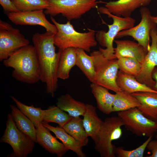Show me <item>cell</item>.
Here are the masks:
<instances>
[{
	"instance_id": "cell-21",
	"label": "cell",
	"mask_w": 157,
	"mask_h": 157,
	"mask_svg": "<svg viewBox=\"0 0 157 157\" xmlns=\"http://www.w3.org/2000/svg\"><path fill=\"white\" fill-rule=\"evenodd\" d=\"M116 82L122 91L129 94L138 92L157 93V91L146 84L139 82L135 77L124 74L119 70L117 74Z\"/></svg>"
},
{
	"instance_id": "cell-18",
	"label": "cell",
	"mask_w": 157,
	"mask_h": 157,
	"mask_svg": "<svg viewBox=\"0 0 157 157\" xmlns=\"http://www.w3.org/2000/svg\"><path fill=\"white\" fill-rule=\"evenodd\" d=\"M90 87L99 110L106 115L113 112V104L115 94H111L108 89L94 83H92Z\"/></svg>"
},
{
	"instance_id": "cell-29",
	"label": "cell",
	"mask_w": 157,
	"mask_h": 157,
	"mask_svg": "<svg viewBox=\"0 0 157 157\" xmlns=\"http://www.w3.org/2000/svg\"><path fill=\"white\" fill-rule=\"evenodd\" d=\"M10 97L16 104L17 107L33 122L35 127L43 121V110L40 107H34L33 105H26L13 96Z\"/></svg>"
},
{
	"instance_id": "cell-5",
	"label": "cell",
	"mask_w": 157,
	"mask_h": 157,
	"mask_svg": "<svg viewBox=\"0 0 157 157\" xmlns=\"http://www.w3.org/2000/svg\"><path fill=\"white\" fill-rule=\"evenodd\" d=\"M94 68V83L115 93L122 91L118 86L116 79L119 71L117 59H109L99 49L90 53Z\"/></svg>"
},
{
	"instance_id": "cell-25",
	"label": "cell",
	"mask_w": 157,
	"mask_h": 157,
	"mask_svg": "<svg viewBox=\"0 0 157 157\" xmlns=\"http://www.w3.org/2000/svg\"><path fill=\"white\" fill-rule=\"evenodd\" d=\"M62 128L78 141L83 147L88 143V137L84 128L83 119L80 117H73Z\"/></svg>"
},
{
	"instance_id": "cell-7",
	"label": "cell",
	"mask_w": 157,
	"mask_h": 157,
	"mask_svg": "<svg viewBox=\"0 0 157 157\" xmlns=\"http://www.w3.org/2000/svg\"><path fill=\"white\" fill-rule=\"evenodd\" d=\"M6 126L0 142L8 144L12 147L13 152L8 156L26 157L31 153L35 142L18 129L11 113L8 115Z\"/></svg>"
},
{
	"instance_id": "cell-10",
	"label": "cell",
	"mask_w": 157,
	"mask_h": 157,
	"mask_svg": "<svg viewBox=\"0 0 157 157\" xmlns=\"http://www.w3.org/2000/svg\"><path fill=\"white\" fill-rule=\"evenodd\" d=\"M18 29L0 20V61L8 58L19 49L29 44Z\"/></svg>"
},
{
	"instance_id": "cell-8",
	"label": "cell",
	"mask_w": 157,
	"mask_h": 157,
	"mask_svg": "<svg viewBox=\"0 0 157 157\" xmlns=\"http://www.w3.org/2000/svg\"><path fill=\"white\" fill-rule=\"evenodd\" d=\"M49 6L44 12L55 16L59 14L68 21L80 18L82 15L94 8L96 0H48Z\"/></svg>"
},
{
	"instance_id": "cell-1",
	"label": "cell",
	"mask_w": 157,
	"mask_h": 157,
	"mask_svg": "<svg viewBox=\"0 0 157 157\" xmlns=\"http://www.w3.org/2000/svg\"><path fill=\"white\" fill-rule=\"evenodd\" d=\"M55 34L49 32L36 33L32 40L36 52L40 73V80L46 84L47 93L52 97L58 87L57 71L62 50L56 51Z\"/></svg>"
},
{
	"instance_id": "cell-11",
	"label": "cell",
	"mask_w": 157,
	"mask_h": 157,
	"mask_svg": "<svg viewBox=\"0 0 157 157\" xmlns=\"http://www.w3.org/2000/svg\"><path fill=\"white\" fill-rule=\"evenodd\" d=\"M140 12L141 17L140 22L135 26L120 31L115 38L127 36L131 37L148 52L150 47V32L156 24L153 22L150 11L146 6L140 8Z\"/></svg>"
},
{
	"instance_id": "cell-14",
	"label": "cell",
	"mask_w": 157,
	"mask_h": 157,
	"mask_svg": "<svg viewBox=\"0 0 157 157\" xmlns=\"http://www.w3.org/2000/svg\"><path fill=\"white\" fill-rule=\"evenodd\" d=\"M35 127L36 142L49 152L56 154L58 157H62L69 150L56 137L52 135L50 131L42 123Z\"/></svg>"
},
{
	"instance_id": "cell-20",
	"label": "cell",
	"mask_w": 157,
	"mask_h": 157,
	"mask_svg": "<svg viewBox=\"0 0 157 157\" xmlns=\"http://www.w3.org/2000/svg\"><path fill=\"white\" fill-rule=\"evenodd\" d=\"M42 124L53 133L56 138L59 139L69 150L74 152L78 157L86 156L85 154L82 151V147L80 144L62 127L59 126H53L49 125L48 122L43 121Z\"/></svg>"
},
{
	"instance_id": "cell-28",
	"label": "cell",
	"mask_w": 157,
	"mask_h": 157,
	"mask_svg": "<svg viewBox=\"0 0 157 157\" xmlns=\"http://www.w3.org/2000/svg\"><path fill=\"white\" fill-rule=\"evenodd\" d=\"M72 117L57 106L52 105L43 110V121L57 124L62 127Z\"/></svg>"
},
{
	"instance_id": "cell-16",
	"label": "cell",
	"mask_w": 157,
	"mask_h": 157,
	"mask_svg": "<svg viewBox=\"0 0 157 157\" xmlns=\"http://www.w3.org/2000/svg\"><path fill=\"white\" fill-rule=\"evenodd\" d=\"M153 0H117L106 2L105 4L108 11L118 17H130L136 9L146 6Z\"/></svg>"
},
{
	"instance_id": "cell-6",
	"label": "cell",
	"mask_w": 157,
	"mask_h": 157,
	"mask_svg": "<svg viewBox=\"0 0 157 157\" xmlns=\"http://www.w3.org/2000/svg\"><path fill=\"white\" fill-rule=\"evenodd\" d=\"M124 124L118 116L106 118L99 134L95 149L102 157H115L116 147L113 141L119 139L122 136V127Z\"/></svg>"
},
{
	"instance_id": "cell-34",
	"label": "cell",
	"mask_w": 157,
	"mask_h": 157,
	"mask_svg": "<svg viewBox=\"0 0 157 157\" xmlns=\"http://www.w3.org/2000/svg\"><path fill=\"white\" fill-rule=\"evenodd\" d=\"M147 148L151 153V155L147 157H157V139L151 140L148 144Z\"/></svg>"
},
{
	"instance_id": "cell-24",
	"label": "cell",
	"mask_w": 157,
	"mask_h": 157,
	"mask_svg": "<svg viewBox=\"0 0 157 157\" xmlns=\"http://www.w3.org/2000/svg\"><path fill=\"white\" fill-rule=\"evenodd\" d=\"M11 115L18 129L36 142V128L33 122L17 107L10 105Z\"/></svg>"
},
{
	"instance_id": "cell-12",
	"label": "cell",
	"mask_w": 157,
	"mask_h": 157,
	"mask_svg": "<svg viewBox=\"0 0 157 157\" xmlns=\"http://www.w3.org/2000/svg\"><path fill=\"white\" fill-rule=\"evenodd\" d=\"M150 35L151 44L150 49L141 64L140 73L135 78L153 89L155 82L152 78V74L157 66V29L156 26L151 30Z\"/></svg>"
},
{
	"instance_id": "cell-35",
	"label": "cell",
	"mask_w": 157,
	"mask_h": 157,
	"mask_svg": "<svg viewBox=\"0 0 157 157\" xmlns=\"http://www.w3.org/2000/svg\"><path fill=\"white\" fill-rule=\"evenodd\" d=\"M152 77L153 79L155 80V85L153 89L157 91V69H154L152 74Z\"/></svg>"
},
{
	"instance_id": "cell-22",
	"label": "cell",
	"mask_w": 157,
	"mask_h": 157,
	"mask_svg": "<svg viewBox=\"0 0 157 157\" xmlns=\"http://www.w3.org/2000/svg\"><path fill=\"white\" fill-rule=\"evenodd\" d=\"M76 49L69 47L62 50L57 71L58 78L63 80L68 79L71 69L76 65Z\"/></svg>"
},
{
	"instance_id": "cell-17",
	"label": "cell",
	"mask_w": 157,
	"mask_h": 157,
	"mask_svg": "<svg viewBox=\"0 0 157 157\" xmlns=\"http://www.w3.org/2000/svg\"><path fill=\"white\" fill-rule=\"evenodd\" d=\"M96 108L92 105L86 104L82 119L83 126L87 135L91 137L95 144L98 142L104 122L99 117L96 112Z\"/></svg>"
},
{
	"instance_id": "cell-31",
	"label": "cell",
	"mask_w": 157,
	"mask_h": 157,
	"mask_svg": "<svg viewBox=\"0 0 157 157\" xmlns=\"http://www.w3.org/2000/svg\"><path fill=\"white\" fill-rule=\"evenodd\" d=\"M19 11L46 9L50 4L48 0H11Z\"/></svg>"
},
{
	"instance_id": "cell-2",
	"label": "cell",
	"mask_w": 157,
	"mask_h": 157,
	"mask_svg": "<svg viewBox=\"0 0 157 157\" xmlns=\"http://www.w3.org/2000/svg\"><path fill=\"white\" fill-rule=\"evenodd\" d=\"M3 61L5 67L14 69L12 76L18 81L33 84L40 80L39 64L33 45L22 47Z\"/></svg>"
},
{
	"instance_id": "cell-26",
	"label": "cell",
	"mask_w": 157,
	"mask_h": 157,
	"mask_svg": "<svg viewBox=\"0 0 157 157\" xmlns=\"http://www.w3.org/2000/svg\"><path fill=\"white\" fill-rule=\"evenodd\" d=\"M140 105L138 99L131 94L121 91L115 94L113 104V112L126 110Z\"/></svg>"
},
{
	"instance_id": "cell-23",
	"label": "cell",
	"mask_w": 157,
	"mask_h": 157,
	"mask_svg": "<svg viewBox=\"0 0 157 157\" xmlns=\"http://www.w3.org/2000/svg\"><path fill=\"white\" fill-rule=\"evenodd\" d=\"M57 106L73 117L83 116L86 104L77 101L69 94L61 95L57 98Z\"/></svg>"
},
{
	"instance_id": "cell-36",
	"label": "cell",
	"mask_w": 157,
	"mask_h": 157,
	"mask_svg": "<svg viewBox=\"0 0 157 157\" xmlns=\"http://www.w3.org/2000/svg\"><path fill=\"white\" fill-rule=\"evenodd\" d=\"M151 18L153 22L157 25V15L156 16H151Z\"/></svg>"
},
{
	"instance_id": "cell-30",
	"label": "cell",
	"mask_w": 157,
	"mask_h": 157,
	"mask_svg": "<svg viewBox=\"0 0 157 157\" xmlns=\"http://www.w3.org/2000/svg\"><path fill=\"white\" fill-rule=\"evenodd\" d=\"M119 71L135 78L140 73L141 64L135 58L122 57L117 59Z\"/></svg>"
},
{
	"instance_id": "cell-15",
	"label": "cell",
	"mask_w": 157,
	"mask_h": 157,
	"mask_svg": "<svg viewBox=\"0 0 157 157\" xmlns=\"http://www.w3.org/2000/svg\"><path fill=\"white\" fill-rule=\"evenodd\" d=\"M116 47L114 48L117 59L122 57L135 58L142 64L147 51L138 42L129 40H114Z\"/></svg>"
},
{
	"instance_id": "cell-9",
	"label": "cell",
	"mask_w": 157,
	"mask_h": 157,
	"mask_svg": "<svg viewBox=\"0 0 157 157\" xmlns=\"http://www.w3.org/2000/svg\"><path fill=\"white\" fill-rule=\"evenodd\" d=\"M127 130L139 136L149 137L157 131V123L146 117L138 108L118 112Z\"/></svg>"
},
{
	"instance_id": "cell-4",
	"label": "cell",
	"mask_w": 157,
	"mask_h": 157,
	"mask_svg": "<svg viewBox=\"0 0 157 157\" xmlns=\"http://www.w3.org/2000/svg\"><path fill=\"white\" fill-rule=\"evenodd\" d=\"M99 10L101 14L108 15V18L113 19L111 24H108V30L106 32L101 30L97 31L95 34L96 40L102 47H106L103 49L99 47V49L104 56L109 59H116L114 53L113 43L118 33L120 31L129 29L134 26L135 20L130 17H118L110 13L106 7L101 6Z\"/></svg>"
},
{
	"instance_id": "cell-37",
	"label": "cell",
	"mask_w": 157,
	"mask_h": 157,
	"mask_svg": "<svg viewBox=\"0 0 157 157\" xmlns=\"http://www.w3.org/2000/svg\"><path fill=\"white\" fill-rule=\"evenodd\" d=\"M156 122L157 123V119H156ZM155 138L156 139H157V134H156V135L155 136Z\"/></svg>"
},
{
	"instance_id": "cell-32",
	"label": "cell",
	"mask_w": 157,
	"mask_h": 157,
	"mask_svg": "<svg viewBox=\"0 0 157 157\" xmlns=\"http://www.w3.org/2000/svg\"><path fill=\"white\" fill-rule=\"evenodd\" d=\"M153 136L149 137L143 144L137 148L131 150H127L121 146L116 148L115 154L117 157H143L145 149Z\"/></svg>"
},
{
	"instance_id": "cell-27",
	"label": "cell",
	"mask_w": 157,
	"mask_h": 157,
	"mask_svg": "<svg viewBox=\"0 0 157 157\" xmlns=\"http://www.w3.org/2000/svg\"><path fill=\"white\" fill-rule=\"evenodd\" d=\"M77 60L76 65L91 83L94 82L95 71L93 59L85 51L81 49H76Z\"/></svg>"
},
{
	"instance_id": "cell-3",
	"label": "cell",
	"mask_w": 157,
	"mask_h": 157,
	"mask_svg": "<svg viewBox=\"0 0 157 157\" xmlns=\"http://www.w3.org/2000/svg\"><path fill=\"white\" fill-rule=\"evenodd\" d=\"M50 19L57 29L54 35V42L59 49L72 47L89 52L92 47L97 45L94 31L90 29L87 32L80 33L75 30L69 21L63 24L57 22L52 16Z\"/></svg>"
},
{
	"instance_id": "cell-19",
	"label": "cell",
	"mask_w": 157,
	"mask_h": 157,
	"mask_svg": "<svg viewBox=\"0 0 157 157\" xmlns=\"http://www.w3.org/2000/svg\"><path fill=\"white\" fill-rule=\"evenodd\" d=\"M140 102L138 107L147 118L156 121L157 118V93L138 92L131 94Z\"/></svg>"
},
{
	"instance_id": "cell-13",
	"label": "cell",
	"mask_w": 157,
	"mask_h": 157,
	"mask_svg": "<svg viewBox=\"0 0 157 157\" xmlns=\"http://www.w3.org/2000/svg\"><path fill=\"white\" fill-rule=\"evenodd\" d=\"M7 15L9 20L15 25H39L44 27L47 31L55 34L57 32L56 26L47 19L43 10L18 11L10 13Z\"/></svg>"
},
{
	"instance_id": "cell-33",
	"label": "cell",
	"mask_w": 157,
	"mask_h": 157,
	"mask_svg": "<svg viewBox=\"0 0 157 157\" xmlns=\"http://www.w3.org/2000/svg\"><path fill=\"white\" fill-rule=\"evenodd\" d=\"M0 4L7 15L19 11L11 0H0Z\"/></svg>"
}]
</instances>
